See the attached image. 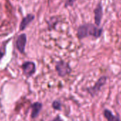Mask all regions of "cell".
I'll use <instances>...</instances> for the list:
<instances>
[{
  "mask_svg": "<svg viewBox=\"0 0 121 121\" xmlns=\"http://www.w3.org/2000/svg\"><path fill=\"white\" fill-rule=\"evenodd\" d=\"M35 18V16L33 14H28L26 17H24L19 26V29L20 30H23L26 29V28L28 26V25H29L30 23V22Z\"/></svg>",
  "mask_w": 121,
  "mask_h": 121,
  "instance_id": "5",
  "label": "cell"
},
{
  "mask_svg": "<svg viewBox=\"0 0 121 121\" xmlns=\"http://www.w3.org/2000/svg\"><path fill=\"white\" fill-rule=\"evenodd\" d=\"M104 116L106 118V119L108 121H120L119 118L112 114L111 111L108 110H105L104 111Z\"/></svg>",
  "mask_w": 121,
  "mask_h": 121,
  "instance_id": "8",
  "label": "cell"
},
{
  "mask_svg": "<svg viewBox=\"0 0 121 121\" xmlns=\"http://www.w3.org/2000/svg\"><path fill=\"white\" fill-rule=\"evenodd\" d=\"M48 27L50 30H52V28H55V26L58 23V19L56 17H52L50 18V20L48 22Z\"/></svg>",
  "mask_w": 121,
  "mask_h": 121,
  "instance_id": "10",
  "label": "cell"
},
{
  "mask_svg": "<svg viewBox=\"0 0 121 121\" xmlns=\"http://www.w3.org/2000/svg\"><path fill=\"white\" fill-rule=\"evenodd\" d=\"M26 35H20L16 40V47L21 52H23L25 50V46L26 44Z\"/></svg>",
  "mask_w": 121,
  "mask_h": 121,
  "instance_id": "4",
  "label": "cell"
},
{
  "mask_svg": "<svg viewBox=\"0 0 121 121\" xmlns=\"http://www.w3.org/2000/svg\"><path fill=\"white\" fill-rule=\"evenodd\" d=\"M52 121H62L60 120V118H55V120H53Z\"/></svg>",
  "mask_w": 121,
  "mask_h": 121,
  "instance_id": "13",
  "label": "cell"
},
{
  "mask_svg": "<svg viewBox=\"0 0 121 121\" xmlns=\"http://www.w3.org/2000/svg\"><path fill=\"white\" fill-rule=\"evenodd\" d=\"M53 107L55 108V109H60V104L58 102V101H55L53 103Z\"/></svg>",
  "mask_w": 121,
  "mask_h": 121,
  "instance_id": "12",
  "label": "cell"
},
{
  "mask_svg": "<svg viewBox=\"0 0 121 121\" xmlns=\"http://www.w3.org/2000/svg\"><path fill=\"white\" fill-rule=\"evenodd\" d=\"M103 33V28L96 26L93 23H84L79 26L77 30V36L79 39H83L86 37H93L98 38Z\"/></svg>",
  "mask_w": 121,
  "mask_h": 121,
  "instance_id": "1",
  "label": "cell"
},
{
  "mask_svg": "<svg viewBox=\"0 0 121 121\" xmlns=\"http://www.w3.org/2000/svg\"><path fill=\"white\" fill-rule=\"evenodd\" d=\"M23 69L24 73L26 75L30 76L35 72V65L31 62H26L23 65Z\"/></svg>",
  "mask_w": 121,
  "mask_h": 121,
  "instance_id": "6",
  "label": "cell"
},
{
  "mask_svg": "<svg viewBox=\"0 0 121 121\" xmlns=\"http://www.w3.org/2000/svg\"><path fill=\"white\" fill-rule=\"evenodd\" d=\"M41 104L36 103L35 104H33V113H32V116L33 117H36L37 115L38 114V113L40 112V110L41 109Z\"/></svg>",
  "mask_w": 121,
  "mask_h": 121,
  "instance_id": "9",
  "label": "cell"
},
{
  "mask_svg": "<svg viewBox=\"0 0 121 121\" xmlns=\"http://www.w3.org/2000/svg\"><path fill=\"white\" fill-rule=\"evenodd\" d=\"M2 55H3V53H2V52H0V58H1V57H2Z\"/></svg>",
  "mask_w": 121,
  "mask_h": 121,
  "instance_id": "14",
  "label": "cell"
},
{
  "mask_svg": "<svg viewBox=\"0 0 121 121\" xmlns=\"http://www.w3.org/2000/svg\"><path fill=\"white\" fill-rule=\"evenodd\" d=\"M77 0H67L65 3V7H69V6H72L74 5V2Z\"/></svg>",
  "mask_w": 121,
  "mask_h": 121,
  "instance_id": "11",
  "label": "cell"
},
{
  "mask_svg": "<svg viewBox=\"0 0 121 121\" xmlns=\"http://www.w3.org/2000/svg\"><path fill=\"white\" fill-rule=\"evenodd\" d=\"M94 21L95 24L99 27L101 25V19L103 17V7L101 5V3H99L96 7L95 8L94 11Z\"/></svg>",
  "mask_w": 121,
  "mask_h": 121,
  "instance_id": "3",
  "label": "cell"
},
{
  "mask_svg": "<svg viewBox=\"0 0 121 121\" xmlns=\"http://www.w3.org/2000/svg\"><path fill=\"white\" fill-rule=\"evenodd\" d=\"M56 70L60 76H65L70 73L71 68L67 63L60 61L56 65Z\"/></svg>",
  "mask_w": 121,
  "mask_h": 121,
  "instance_id": "2",
  "label": "cell"
},
{
  "mask_svg": "<svg viewBox=\"0 0 121 121\" xmlns=\"http://www.w3.org/2000/svg\"><path fill=\"white\" fill-rule=\"evenodd\" d=\"M105 82H106V78L105 77H101L99 81L98 82L95 84V86L94 87H92L91 89H89V92L90 94L94 96L96 94H97V92L100 90L101 87L105 84Z\"/></svg>",
  "mask_w": 121,
  "mask_h": 121,
  "instance_id": "7",
  "label": "cell"
}]
</instances>
